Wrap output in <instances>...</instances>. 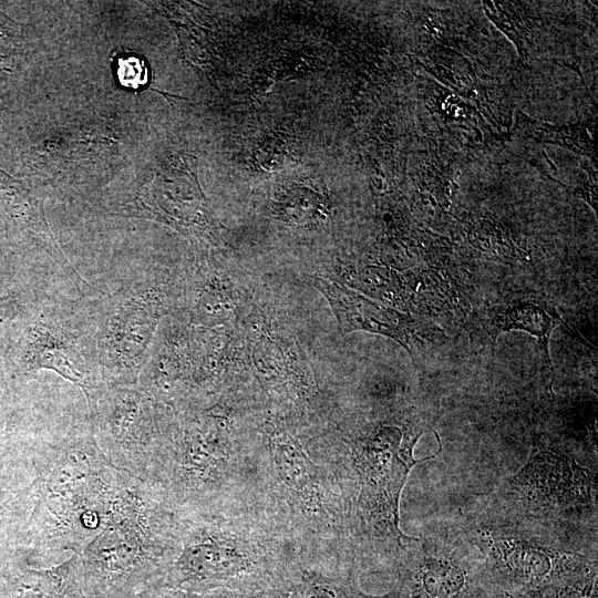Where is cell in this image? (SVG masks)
<instances>
[{
    "mask_svg": "<svg viewBox=\"0 0 598 598\" xmlns=\"http://www.w3.org/2000/svg\"><path fill=\"white\" fill-rule=\"evenodd\" d=\"M127 476L105 458L87 414L71 424L35 455L29 548L47 555L79 554L105 527Z\"/></svg>",
    "mask_w": 598,
    "mask_h": 598,
    "instance_id": "6da1fadb",
    "label": "cell"
},
{
    "mask_svg": "<svg viewBox=\"0 0 598 598\" xmlns=\"http://www.w3.org/2000/svg\"><path fill=\"white\" fill-rule=\"evenodd\" d=\"M177 539L159 485L128 475L105 527L79 553L85 589L117 592L148 577L175 559Z\"/></svg>",
    "mask_w": 598,
    "mask_h": 598,
    "instance_id": "7a4b0ae2",
    "label": "cell"
},
{
    "mask_svg": "<svg viewBox=\"0 0 598 598\" xmlns=\"http://www.w3.org/2000/svg\"><path fill=\"white\" fill-rule=\"evenodd\" d=\"M99 298L48 296L24 309L17 353L20 371H54L82 389L90 403L106 386L97 354Z\"/></svg>",
    "mask_w": 598,
    "mask_h": 598,
    "instance_id": "3957f363",
    "label": "cell"
},
{
    "mask_svg": "<svg viewBox=\"0 0 598 598\" xmlns=\"http://www.w3.org/2000/svg\"><path fill=\"white\" fill-rule=\"evenodd\" d=\"M96 443L116 470L157 484L172 425L163 403L136 385L104 386L87 403Z\"/></svg>",
    "mask_w": 598,
    "mask_h": 598,
    "instance_id": "277c9868",
    "label": "cell"
},
{
    "mask_svg": "<svg viewBox=\"0 0 598 598\" xmlns=\"http://www.w3.org/2000/svg\"><path fill=\"white\" fill-rule=\"evenodd\" d=\"M163 286L140 277L99 298L97 354L106 386L135 385L165 312Z\"/></svg>",
    "mask_w": 598,
    "mask_h": 598,
    "instance_id": "5b68a950",
    "label": "cell"
},
{
    "mask_svg": "<svg viewBox=\"0 0 598 598\" xmlns=\"http://www.w3.org/2000/svg\"><path fill=\"white\" fill-rule=\"evenodd\" d=\"M422 433L384 425L363 440L357 451L363 509L377 529L399 544L412 539L399 526V499L408 475L415 464L435 456H413Z\"/></svg>",
    "mask_w": 598,
    "mask_h": 598,
    "instance_id": "8992f818",
    "label": "cell"
},
{
    "mask_svg": "<svg viewBox=\"0 0 598 598\" xmlns=\"http://www.w3.org/2000/svg\"><path fill=\"white\" fill-rule=\"evenodd\" d=\"M480 546L493 581L511 598H538L548 589L597 571L596 561L515 536L483 533Z\"/></svg>",
    "mask_w": 598,
    "mask_h": 598,
    "instance_id": "52a82bcc",
    "label": "cell"
},
{
    "mask_svg": "<svg viewBox=\"0 0 598 598\" xmlns=\"http://www.w3.org/2000/svg\"><path fill=\"white\" fill-rule=\"evenodd\" d=\"M115 215L152 219L185 235L209 238L210 220L196 181L195 166L172 159L144 184L132 200L117 207Z\"/></svg>",
    "mask_w": 598,
    "mask_h": 598,
    "instance_id": "ba28073f",
    "label": "cell"
},
{
    "mask_svg": "<svg viewBox=\"0 0 598 598\" xmlns=\"http://www.w3.org/2000/svg\"><path fill=\"white\" fill-rule=\"evenodd\" d=\"M595 485V474L567 454L539 447L505 488L514 502L529 509H571L590 504Z\"/></svg>",
    "mask_w": 598,
    "mask_h": 598,
    "instance_id": "9c48e42d",
    "label": "cell"
},
{
    "mask_svg": "<svg viewBox=\"0 0 598 598\" xmlns=\"http://www.w3.org/2000/svg\"><path fill=\"white\" fill-rule=\"evenodd\" d=\"M177 533L182 547L171 574L182 589L207 591L254 570L250 556L212 526L199 523L177 525Z\"/></svg>",
    "mask_w": 598,
    "mask_h": 598,
    "instance_id": "30bf717a",
    "label": "cell"
},
{
    "mask_svg": "<svg viewBox=\"0 0 598 598\" xmlns=\"http://www.w3.org/2000/svg\"><path fill=\"white\" fill-rule=\"evenodd\" d=\"M0 208L19 229L25 233L35 247L44 251L62 269L81 297H101L107 293L86 281L65 257L45 219L42 197L1 168Z\"/></svg>",
    "mask_w": 598,
    "mask_h": 598,
    "instance_id": "8fae6325",
    "label": "cell"
},
{
    "mask_svg": "<svg viewBox=\"0 0 598 598\" xmlns=\"http://www.w3.org/2000/svg\"><path fill=\"white\" fill-rule=\"evenodd\" d=\"M311 281L328 300L342 334L361 330L391 338L415 361L412 348L414 328L408 315L384 307L336 281L318 276L312 277Z\"/></svg>",
    "mask_w": 598,
    "mask_h": 598,
    "instance_id": "7c38bea8",
    "label": "cell"
},
{
    "mask_svg": "<svg viewBox=\"0 0 598 598\" xmlns=\"http://www.w3.org/2000/svg\"><path fill=\"white\" fill-rule=\"evenodd\" d=\"M80 555L50 569H20L3 585L0 598H85Z\"/></svg>",
    "mask_w": 598,
    "mask_h": 598,
    "instance_id": "4fadbf2b",
    "label": "cell"
},
{
    "mask_svg": "<svg viewBox=\"0 0 598 598\" xmlns=\"http://www.w3.org/2000/svg\"><path fill=\"white\" fill-rule=\"evenodd\" d=\"M409 582V598H472L473 594L468 569L443 554L424 555Z\"/></svg>",
    "mask_w": 598,
    "mask_h": 598,
    "instance_id": "5bb4252c",
    "label": "cell"
},
{
    "mask_svg": "<svg viewBox=\"0 0 598 598\" xmlns=\"http://www.w3.org/2000/svg\"><path fill=\"white\" fill-rule=\"evenodd\" d=\"M558 320L557 316L549 313V310L540 305L530 301L516 302L496 316L494 339L498 334L512 330L528 332L539 341L545 357L550 363L549 338Z\"/></svg>",
    "mask_w": 598,
    "mask_h": 598,
    "instance_id": "9a60e30c",
    "label": "cell"
},
{
    "mask_svg": "<svg viewBox=\"0 0 598 598\" xmlns=\"http://www.w3.org/2000/svg\"><path fill=\"white\" fill-rule=\"evenodd\" d=\"M289 598H401V596L395 591L384 596L368 595L350 580L313 574L303 576Z\"/></svg>",
    "mask_w": 598,
    "mask_h": 598,
    "instance_id": "2e32d148",
    "label": "cell"
},
{
    "mask_svg": "<svg viewBox=\"0 0 598 598\" xmlns=\"http://www.w3.org/2000/svg\"><path fill=\"white\" fill-rule=\"evenodd\" d=\"M115 75L122 86L132 90L145 87L150 81L146 61L133 53L121 54L115 59Z\"/></svg>",
    "mask_w": 598,
    "mask_h": 598,
    "instance_id": "e0dca14e",
    "label": "cell"
},
{
    "mask_svg": "<svg viewBox=\"0 0 598 598\" xmlns=\"http://www.w3.org/2000/svg\"><path fill=\"white\" fill-rule=\"evenodd\" d=\"M597 571L564 581L538 598H597Z\"/></svg>",
    "mask_w": 598,
    "mask_h": 598,
    "instance_id": "ac0fdd59",
    "label": "cell"
},
{
    "mask_svg": "<svg viewBox=\"0 0 598 598\" xmlns=\"http://www.w3.org/2000/svg\"><path fill=\"white\" fill-rule=\"evenodd\" d=\"M21 40V27L0 11V59L13 54Z\"/></svg>",
    "mask_w": 598,
    "mask_h": 598,
    "instance_id": "d6986e66",
    "label": "cell"
},
{
    "mask_svg": "<svg viewBox=\"0 0 598 598\" xmlns=\"http://www.w3.org/2000/svg\"><path fill=\"white\" fill-rule=\"evenodd\" d=\"M21 298L16 293H9L0 297V330L2 327L21 316L24 311Z\"/></svg>",
    "mask_w": 598,
    "mask_h": 598,
    "instance_id": "ffe728a7",
    "label": "cell"
},
{
    "mask_svg": "<svg viewBox=\"0 0 598 598\" xmlns=\"http://www.w3.org/2000/svg\"><path fill=\"white\" fill-rule=\"evenodd\" d=\"M161 598H257V597L239 595V594L230 592L227 590H220V591H214V592H210L209 590H207V591H202V592L171 591Z\"/></svg>",
    "mask_w": 598,
    "mask_h": 598,
    "instance_id": "44dd1931",
    "label": "cell"
}]
</instances>
